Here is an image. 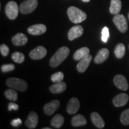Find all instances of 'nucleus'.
<instances>
[{
  "label": "nucleus",
  "mask_w": 129,
  "mask_h": 129,
  "mask_svg": "<svg viewBox=\"0 0 129 129\" xmlns=\"http://www.w3.org/2000/svg\"><path fill=\"white\" fill-rule=\"evenodd\" d=\"M47 30L46 26L44 24H37L30 26L28 28L29 34L32 35H40L45 33Z\"/></svg>",
  "instance_id": "obj_11"
},
{
  "label": "nucleus",
  "mask_w": 129,
  "mask_h": 129,
  "mask_svg": "<svg viewBox=\"0 0 129 129\" xmlns=\"http://www.w3.org/2000/svg\"><path fill=\"white\" fill-rule=\"evenodd\" d=\"M4 95L6 98L10 101L15 102L17 100V93L14 88H10L6 90L4 92Z\"/></svg>",
  "instance_id": "obj_25"
},
{
  "label": "nucleus",
  "mask_w": 129,
  "mask_h": 129,
  "mask_svg": "<svg viewBox=\"0 0 129 129\" xmlns=\"http://www.w3.org/2000/svg\"><path fill=\"white\" fill-rule=\"evenodd\" d=\"M1 69L3 72H8L13 71L15 69V67L13 64H5L1 66Z\"/></svg>",
  "instance_id": "obj_30"
},
{
  "label": "nucleus",
  "mask_w": 129,
  "mask_h": 129,
  "mask_svg": "<svg viewBox=\"0 0 129 129\" xmlns=\"http://www.w3.org/2000/svg\"><path fill=\"white\" fill-rule=\"evenodd\" d=\"M8 109H9V111H17L19 109V105L17 104H15V103H10L9 104V106H8Z\"/></svg>",
  "instance_id": "obj_32"
},
{
  "label": "nucleus",
  "mask_w": 129,
  "mask_h": 129,
  "mask_svg": "<svg viewBox=\"0 0 129 129\" xmlns=\"http://www.w3.org/2000/svg\"><path fill=\"white\" fill-rule=\"evenodd\" d=\"M50 123L53 127L56 128H60L64 123V117L61 114H56L51 119Z\"/></svg>",
  "instance_id": "obj_23"
},
{
  "label": "nucleus",
  "mask_w": 129,
  "mask_h": 129,
  "mask_svg": "<svg viewBox=\"0 0 129 129\" xmlns=\"http://www.w3.org/2000/svg\"><path fill=\"white\" fill-rule=\"evenodd\" d=\"M25 55L22 53L16 51L12 55V60L17 63H22L25 61Z\"/></svg>",
  "instance_id": "obj_26"
},
{
  "label": "nucleus",
  "mask_w": 129,
  "mask_h": 129,
  "mask_svg": "<svg viewBox=\"0 0 129 129\" xmlns=\"http://www.w3.org/2000/svg\"><path fill=\"white\" fill-rule=\"evenodd\" d=\"M38 6V0H28L20 5L19 10L22 14H29L33 12Z\"/></svg>",
  "instance_id": "obj_6"
},
{
  "label": "nucleus",
  "mask_w": 129,
  "mask_h": 129,
  "mask_svg": "<svg viewBox=\"0 0 129 129\" xmlns=\"http://www.w3.org/2000/svg\"><path fill=\"white\" fill-rule=\"evenodd\" d=\"M84 32V29L83 27L80 25H76L72 27L70 29L68 34V39L70 41H73L74 40L79 38L83 35Z\"/></svg>",
  "instance_id": "obj_9"
},
{
  "label": "nucleus",
  "mask_w": 129,
  "mask_h": 129,
  "mask_svg": "<svg viewBox=\"0 0 129 129\" xmlns=\"http://www.w3.org/2000/svg\"><path fill=\"white\" fill-rule=\"evenodd\" d=\"M114 53H115L116 57L118 59H121L122 57H123L125 53V47L124 45L121 43L118 44L115 47Z\"/></svg>",
  "instance_id": "obj_24"
},
{
  "label": "nucleus",
  "mask_w": 129,
  "mask_h": 129,
  "mask_svg": "<svg viewBox=\"0 0 129 129\" xmlns=\"http://www.w3.org/2000/svg\"><path fill=\"white\" fill-rule=\"evenodd\" d=\"M129 97L125 93H120L114 97L112 100V103L114 105L117 107H121L124 106L128 102Z\"/></svg>",
  "instance_id": "obj_13"
},
{
  "label": "nucleus",
  "mask_w": 129,
  "mask_h": 129,
  "mask_svg": "<svg viewBox=\"0 0 129 129\" xmlns=\"http://www.w3.org/2000/svg\"><path fill=\"white\" fill-rule=\"evenodd\" d=\"M114 83L119 89L126 91L128 88V84L124 76L122 75H117L114 77Z\"/></svg>",
  "instance_id": "obj_8"
},
{
  "label": "nucleus",
  "mask_w": 129,
  "mask_h": 129,
  "mask_svg": "<svg viewBox=\"0 0 129 129\" xmlns=\"http://www.w3.org/2000/svg\"><path fill=\"white\" fill-rule=\"evenodd\" d=\"M80 102L76 98H72L69 100L67 106V110L69 114H75L80 108Z\"/></svg>",
  "instance_id": "obj_15"
},
{
  "label": "nucleus",
  "mask_w": 129,
  "mask_h": 129,
  "mask_svg": "<svg viewBox=\"0 0 129 129\" xmlns=\"http://www.w3.org/2000/svg\"><path fill=\"white\" fill-rule=\"evenodd\" d=\"M128 19H129V13H128Z\"/></svg>",
  "instance_id": "obj_36"
},
{
  "label": "nucleus",
  "mask_w": 129,
  "mask_h": 129,
  "mask_svg": "<svg viewBox=\"0 0 129 129\" xmlns=\"http://www.w3.org/2000/svg\"><path fill=\"white\" fill-rule=\"evenodd\" d=\"M121 122L124 125H129V109L124 111L120 116Z\"/></svg>",
  "instance_id": "obj_27"
},
{
  "label": "nucleus",
  "mask_w": 129,
  "mask_h": 129,
  "mask_svg": "<svg viewBox=\"0 0 129 129\" xmlns=\"http://www.w3.org/2000/svg\"><path fill=\"white\" fill-rule=\"evenodd\" d=\"M87 124V120L83 115L81 114L75 115L71 120V124L74 127L83 126Z\"/></svg>",
  "instance_id": "obj_20"
},
{
  "label": "nucleus",
  "mask_w": 129,
  "mask_h": 129,
  "mask_svg": "<svg viewBox=\"0 0 129 129\" xmlns=\"http://www.w3.org/2000/svg\"><path fill=\"white\" fill-rule=\"evenodd\" d=\"M47 53V51L46 48L44 47L40 46L30 51L29 57L33 60H40L46 56Z\"/></svg>",
  "instance_id": "obj_7"
},
{
  "label": "nucleus",
  "mask_w": 129,
  "mask_h": 129,
  "mask_svg": "<svg viewBox=\"0 0 129 129\" xmlns=\"http://www.w3.org/2000/svg\"><path fill=\"white\" fill-rule=\"evenodd\" d=\"M12 41L14 46H24L28 43V37L23 33H17L13 37Z\"/></svg>",
  "instance_id": "obj_16"
},
{
  "label": "nucleus",
  "mask_w": 129,
  "mask_h": 129,
  "mask_svg": "<svg viewBox=\"0 0 129 129\" xmlns=\"http://www.w3.org/2000/svg\"><path fill=\"white\" fill-rule=\"evenodd\" d=\"M91 60H92V56L90 54H88L82 59H81L77 66V71L80 73L84 72L88 68Z\"/></svg>",
  "instance_id": "obj_12"
},
{
  "label": "nucleus",
  "mask_w": 129,
  "mask_h": 129,
  "mask_svg": "<svg viewBox=\"0 0 129 129\" xmlns=\"http://www.w3.org/2000/svg\"><path fill=\"white\" fill-rule=\"evenodd\" d=\"M91 120L95 126L99 128H103L105 127V122L101 115L96 112H93L90 115Z\"/></svg>",
  "instance_id": "obj_18"
},
{
  "label": "nucleus",
  "mask_w": 129,
  "mask_h": 129,
  "mask_svg": "<svg viewBox=\"0 0 129 129\" xmlns=\"http://www.w3.org/2000/svg\"><path fill=\"white\" fill-rule=\"evenodd\" d=\"M66 89H67V84L62 81L56 83L54 84L51 85L49 88L50 91L54 94H58L63 92Z\"/></svg>",
  "instance_id": "obj_19"
},
{
  "label": "nucleus",
  "mask_w": 129,
  "mask_h": 129,
  "mask_svg": "<svg viewBox=\"0 0 129 129\" xmlns=\"http://www.w3.org/2000/svg\"><path fill=\"white\" fill-rule=\"evenodd\" d=\"M109 51L107 48H102L94 57V62L97 64L102 63L108 59V57H109Z\"/></svg>",
  "instance_id": "obj_17"
},
{
  "label": "nucleus",
  "mask_w": 129,
  "mask_h": 129,
  "mask_svg": "<svg viewBox=\"0 0 129 129\" xmlns=\"http://www.w3.org/2000/svg\"><path fill=\"white\" fill-rule=\"evenodd\" d=\"M109 37V29L107 27H104L102 30V40L104 43H106Z\"/></svg>",
  "instance_id": "obj_29"
},
{
  "label": "nucleus",
  "mask_w": 129,
  "mask_h": 129,
  "mask_svg": "<svg viewBox=\"0 0 129 129\" xmlns=\"http://www.w3.org/2000/svg\"><path fill=\"white\" fill-rule=\"evenodd\" d=\"M113 22L118 29L122 33H124L128 29V25L126 19L122 14H115L113 18Z\"/></svg>",
  "instance_id": "obj_5"
},
{
  "label": "nucleus",
  "mask_w": 129,
  "mask_h": 129,
  "mask_svg": "<svg viewBox=\"0 0 129 129\" xmlns=\"http://www.w3.org/2000/svg\"><path fill=\"white\" fill-rule=\"evenodd\" d=\"M22 123V121L20 118H16L13 120L11 121V124L13 127H18Z\"/></svg>",
  "instance_id": "obj_33"
},
{
  "label": "nucleus",
  "mask_w": 129,
  "mask_h": 129,
  "mask_svg": "<svg viewBox=\"0 0 129 129\" xmlns=\"http://www.w3.org/2000/svg\"><path fill=\"white\" fill-rule=\"evenodd\" d=\"M64 78V74L62 72H57L56 73L53 74L51 76V80L53 83H59L62 81Z\"/></svg>",
  "instance_id": "obj_28"
},
{
  "label": "nucleus",
  "mask_w": 129,
  "mask_h": 129,
  "mask_svg": "<svg viewBox=\"0 0 129 129\" xmlns=\"http://www.w3.org/2000/svg\"><path fill=\"white\" fill-rule=\"evenodd\" d=\"M38 122V116L36 112L32 111L28 116L26 120L25 121L26 126L28 128L33 129L36 127Z\"/></svg>",
  "instance_id": "obj_14"
},
{
  "label": "nucleus",
  "mask_w": 129,
  "mask_h": 129,
  "mask_svg": "<svg viewBox=\"0 0 129 129\" xmlns=\"http://www.w3.org/2000/svg\"><path fill=\"white\" fill-rule=\"evenodd\" d=\"M6 84L9 87L20 91H25L28 88V83L25 80L14 77L7 79Z\"/></svg>",
  "instance_id": "obj_3"
},
{
  "label": "nucleus",
  "mask_w": 129,
  "mask_h": 129,
  "mask_svg": "<svg viewBox=\"0 0 129 129\" xmlns=\"http://www.w3.org/2000/svg\"><path fill=\"white\" fill-rule=\"evenodd\" d=\"M0 51L3 56H7L9 54L10 50L9 47L6 44H2L0 46Z\"/></svg>",
  "instance_id": "obj_31"
},
{
  "label": "nucleus",
  "mask_w": 129,
  "mask_h": 129,
  "mask_svg": "<svg viewBox=\"0 0 129 129\" xmlns=\"http://www.w3.org/2000/svg\"><path fill=\"white\" fill-rule=\"evenodd\" d=\"M67 13L69 20L74 23H81L87 19L85 13L74 6H71L68 9Z\"/></svg>",
  "instance_id": "obj_2"
},
{
  "label": "nucleus",
  "mask_w": 129,
  "mask_h": 129,
  "mask_svg": "<svg viewBox=\"0 0 129 129\" xmlns=\"http://www.w3.org/2000/svg\"><path fill=\"white\" fill-rule=\"evenodd\" d=\"M43 129H51L50 127H44V128H43Z\"/></svg>",
  "instance_id": "obj_35"
},
{
  "label": "nucleus",
  "mask_w": 129,
  "mask_h": 129,
  "mask_svg": "<svg viewBox=\"0 0 129 129\" xmlns=\"http://www.w3.org/2000/svg\"><path fill=\"white\" fill-rule=\"evenodd\" d=\"M60 106V102L58 100H53L45 105L44 106V112L46 115H51Z\"/></svg>",
  "instance_id": "obj_10"
},
{
  "label": "nucleus",
  "mask_w": 129,
  "mask_h": 129,
  "mask_svg": "<svg viewBox=\"0 0 129 129\" xmlns=\"http://www.w3.org/2000/svg\"><path fill=\"white\" fill-rule=\"evenodd\" d=\"M69 49L68 47H62L58 49L55 54L50 60V65L52 68H56L60 64L67 59L69 54Z\"/></svg>",
  "instance_id": "obj_1"
},
{
  "label": "nucleus",
  "mask_w": 129,
  "mask_h": 129,
  "mask_svg": "<svg viewBox=\"0 0 129 129\" xmlns=\"http://www.w3.org/2000/svg\"><path fill=\"white\" fill-rule=\"evenodd\" d=\"M89 48L86 47H84L81 48L75 51V53L74 54L73 58L74 60H80L81 59H83L85 56L89 54Z\"/></svg>",
  "instance_id": "obj_21"
},
{
  "label": "nucleus",
  "mask_w": 129,
  "mask_h": 129,
  "mask_svg": "<svg viewBox=\"0 0 129 129\" xmlns=\"http://www.w3.org/2000/svg\"><path fill=\"white\" fill-rule=\"evenodd\" d=\"M121 9V0H111L109 12L112 14H117L120 13Z\"/></svg>",
  "instance_id": "obj_22"
},
{
  "label": "nucleus",
  "mask_w": 129,
  "mask_h": 129,
  "mask_svg": "<svg viewBox=\"0 0 129 129\" xmlns=\"http://www.w3.org/2000/svg\"><path fill=\"white\" fill-rule=\"evenodd\" d=\"M19 10V7L17 3L13 1H11L8 3L5 8L6 15L11 20H14L17 17Z\"/></svg>",
  "instance_id": "obj_4"
},
{
  "label": "nucleus",
  "mask_w": 129,
  "mask_h": 129,
  "mask_svg": "<svg viewBox=\"0 0 129 129\" xmlns=\"http://www.w3.org/2000/svg\"><path fill=\"white\" fill-rule=\"evenodd\" d=\"M82 1H84V2H85V3H88V2H89L90 0H82Z\"/></svg>",
  "instance_id": "obj_34"
}]
</instances>
